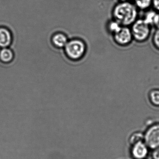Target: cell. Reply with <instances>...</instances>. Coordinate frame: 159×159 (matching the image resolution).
Returning a JSON list of instances; mask_svg holds the SVG:
<instances>
[{"label":"cell","instance_id":"10","mask_svg":"<svg viewBox=\"0 0 159 159\" xmlns=\"http://www.w3.org/2000/svg\"><path fill=\"white\" fill-rule=\"evenodd\" d=\"M138 10L147 11L152 7V0H133Z\"/></svg>","mask_w":159,"mask_h":159},{"label":"cell","instance_id":"14","mask_svg":"<svg viewBox=\"0 0 159 159\" xmlns=\"http://www.w3.org/2000/svg\"><path fill=\"white\" fill-rule=\"evenodd\" d=\"M144 139V135L141 133H135L132 134L130 139V142L132 144H134L138 142H143Z\"/></svg>","mask_w":159,"mask_h":159},{"label":"cell","instance_id":"1","mask_svg":"<svg viewBox=\"0 0 159 159\" xmlns=\"http://www.w3.org/2000/svg\"><path fill=\"white\" fill-rule=\"evenodd\" d=\"M138 11L134 3L119 2L112 9V17L121 26L129 27L138 18Z\"/></svg>","mask_w":159,"mask_h":159},{"label":"cell","instance_id":"11","mask_svg":"<svg viewBox=\"0 0 159 159\" xmlns=\"http://www.w3.org/2000/svg\"><path fill=\"white\" fill-rule=\"evenodd\" d=\"M149 99L151 104L156 107H159V89H155L150 91L149 93Z\"/></svg>","mask_w":159,"mask_h":159},{"label":"cell","instance_id":"17","mask_svg":"<svg viewBox=\"0 0 159 159\" xmlns=\"http://www.w3.org/2000/svg\"><path fill=\"white\" fill-rule=\"evenodd\" d=\"M152 7L155 11L159 12V0H152Z\"/></svg>","mask_w":159,"mask_h":159},{"label":"cell","instance_id":"16","mask_svg":"<svg viewBox=\"0 0 159 159\" xmlns=\"http://www.w3.org/2000/svg\"><path fill=\"white\" fill-rule=\"evenodd\" d=\"M153 27H155L156 29H159V12H157L154 21H153Z\"/></svg>","mask_w":159,"mask_h":159},{"label":"cell","instance_id":"5","mask_svg":"<svg viewBox=\"0 0 159 159\" xmlns=\"http://www.w3.org/2000/svg\"><path fill=\"white\" fill-rule=\"evenodd\" d=\"M145 143L148 148L155 149L159 147V124L152 125L144 135Z\"/></svg>","mask_w":159,"mask_h":159},{"label":"cell","instance_id":"4","mask_svg":"<svg viewBox=\"0 0 159 159\" xmlns=\"http://www.w3.org/2000/svg\"><path fill=\"white\" fill-rule=\"evenodd\" d=\"M114 42L119 46L129 45L133 40L130 28L128 26H121L120 29L113 34Z\"/></svg>","mask_w":159,"mask_h":159},{"label":"cell","instance_id":"18","mask_svg":"<svg viewBox=\"0 0 159 159\" xmlns=\"http://www.w3.org/2000/svg\"><path fill=\"white\" fill-rule=\"evenodd\" d=\"M152 157L153 159H159V147L154 149L152 154Z\"/></svg>","mask_w":159,"mask_h":159},{"label":"cell","instance_id":"8","mask_svg":"<svg viewBox=\"0 0 159 159\" xmlns=\"http://www.w3.org/2000/svg\"><path fill=\"white\" fill-rule=\"evenodd\" d=\"M67 37L63 34L58 33L54 34L52 38V43L56 47H64L68 43Z\"/></svg>","mask_w":159,"mask_h":159},{"label":"cell","instance_id":"3","mask_svg":"<svg viewBox=\"0 0 159 159\" xmlns=\"http://www.w3.org/2000/svg\"><path fill=\"white\" fill-rule=\"evenodd\" d=\"M67 57L72 60L82 58L86 51V46L84 42L78 39H74L68 42L64 47Z\"/></svg>","mask_w":159,"mask_h":159},{"label":"cell","instance_id":"9","mask_svg":"<svg viewBox=\"0 0 159 159\" xmlns=\"http://www.w3.org/2000/svg\"><path fill=\"white\" fill-rule=\"evenodd\" d=\"M14 59V53L9 48H4L0 51V59L4 63H9Z\"/></svg>","mask_w":159,"mask_h":159},{"label":"cell","instance_id":"12","mask_svg":"<svg viewBox=\"0 0 159 159\" xmlns=\"http://www.w3.org/2000/svg\"><path fill=\"white\" fill-rule=\"evenodd\" d=\"M157 12L154 9L152 10L148 9L147 10L144 17L143 18L145 21L152 27H153V21Z\"/></svg>","mask_w":159,"mask_h":159},{"label":"cell","instance_id":"13","mask_svg":"<svg viewBox=\"0 0 159 159\" xmlns=\"http://www.w3.org/2000/svg\"><path fill=\"white\" fill-rule=\"evenodd\" d=\"M121 26H122L118 22H117L114 20L112 19L107 24V30L113 35L120 29Z\"/></svg>","mask_w":159,"mask_h":159},{"label":"cell","instance_id":"19","mask_svg":"<svg viewBox=\"0 0 159 159\" xmlns=\"http://www.w3.org/2000/svg\"><path fill=\"white\" fill-rule=\"evenodd\" d=\"M130 0H119V2H130Z\"/></svg>","mask_w":159,"mask_h":159},{"label":"cell","instance_id":"6","mask_svg":"<svg viewBox=\"0 0 159 159\" xmlns=\"http://www.w3.org/2000/svg\"><path fill=\"white\" fill-rule=\"evenodd\" d=\"M132 154L136 159H143L148 154V147L143 142H138L133 144Z\"/></svg>","mask_w":159,"mask_h":159},{"label":"cell","instance_id":"2","mask_svg":"<svg viewBox=\"0 0 159 159\" xmlns=\"http://www.w3.org/2000/svg\"><path fill=\"white\" fill-rule=\"evenodd\" d=\"M152 27L143 18H138L131 26L133 40L138 43H144L148 40Z\"/></svg>","mask_w":159,"mask_h":159},{"label":"cell","instance_id":"15","mask_svg":"<svg viewBox=\"0 0 159 159\" xmlns=\"http://www.w3.org/2000/svg\"><path fill=\"white\" fill-rule=\"evenodd\" d=\"M153 43L155 47L159 50V29H157L153 36Z\"/></svg>","mask_w":159,"mask_h":159},{"label":"cell","instance_id":"7","mask_svg":"<svg viewBox=\"0 0 159 159\" xmlns=\"http://www.w3.org/2000/svg\"><path fill=\"white\" fill-rule=\"evenodd\" d=\"M12 42V35L10 32L4 28L0 29V47L7 48Z\"/></svg>","mask_w":159,"mask_h":159}]
</instances>
